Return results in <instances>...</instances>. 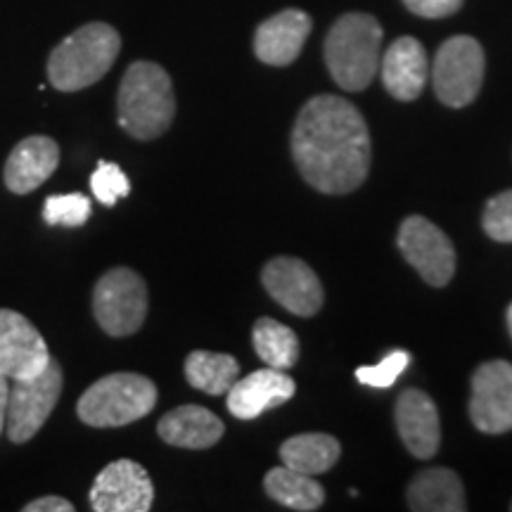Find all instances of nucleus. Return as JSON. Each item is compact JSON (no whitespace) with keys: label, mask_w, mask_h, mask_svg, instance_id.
<instances>
[{"label":"nucleus","mask_w":512,"mask_h":512,"mask_svg":"<svg viewBox=\"0 0 512 512\" xmlns=\"http://www.w3.org/2000/svg\"><path fill=\"white\" fill-rule=\"evenodd\" d=\"M339 441L330 434H297V437L287 439L280 446V458L283 465L292 467V470L304 472V475H323V472L332 470V465L339 460Z\"/></svg>","instance_id":"obj_21"},{"label":"nucleus","mask_w":512,"mask_h":512,"mask_svg":"<svg viewBox=\"0 0 512 512\" xmlns=\"http://www.w3.org/2000/svg\"><path fill=\"white\" fill-rule=\"evenodd\" d=\"M403 5L418 17L441 19V17H451L453 12H458L460 5H463V0H403Z\"/></svg>","instance_id":"obj_29"},{"label":"nucleus","mask_w":512,"mask_h":512,"mask_svg":"<svg viewBox=\"0 0 512 512\" xmlns=\"http://www.w3.org/2000/svg\"><path fill=\"white\" fill-rule=\"evenodd\" d=\"M482 226L491 240L512 242V190L491 197L484 209Z\"/></svg>","instance_id":"obj_28"},{"label":"nucleus","mask_w":512,"mask_h":512,"mask_svg":"<svg viewBox=\"0 0 512 512\" xmlns=\"http://www.w3.org/2000/svg\"><path fill=\"white\" fill-rule=\"evenodd\" d=\"M266 494L280 505L292 510H318L325 503V491L316 479L304 472L292 470V467H273L264 479Z\"/></svg>","instance_id":"obj_22"},{"label":"nucleus","mask_w":512,"mask_h":512,"mask_svg":"<svg viewBox=\"0 0 512 512\" xmlns=\"http://www.w3.org/2000/svg\"><path fill=\"white\" fill-rule=\"evenodd\" d=\"M95 320L107 335L128 337L143 328L147 316V285L131 268H112L93 292Z\"/></svg>","instance_id":"obj_7"},{"label":"nucleus","mask_w":512,"mask_h":512,"mask_svg":"<svg viewBox=\"0 0 512 512\" xmlns=\"http://www.w3.org/2000/svg\"><path fill=\"white\" fill-rule=\"evenodd\" d=\"M408 363H411V356L408 351H392L389 356H384L377 366H361L356 370V380L366 387L375 389H387L399 380V377L406 373Z\"/></svg>","instance_id":"obj_27"},{"label":"nucleus","mask_w":512,"mask_h":512,"mask_svg":"<svg viewBox=\"0 0 512 512\" xmlns=\"http://www.w3.org/2000/svg\"><path fill=\"white\" fill-rule=\"evenodd\" d=\"M43 219L48 226H67L79 228L91 219V200L81 192H69V195H50L43 207Z\"/></svg>","instance_id":"obj_25"},{"label":"nucleus","mask_w":512,"mask_h":512,"mask_svg":"<svg viewBox=\"0 0 512 512\" xmlns=\"http://www.w3.org/2000/svg\"><path fill=\"white\" fill-rule=\"evenodd\" d=\"M240 366L233 356L214 354V351H192L185 358V377L195 389L204 394H226L238 382Z\"/></svg>","instance_id":"obj_23"},{"label":"nucleus","mask_w":512,"mask_h":512,"mask_svg":"<svg viewBox=\"0 0 512 512\" xmlns=\"http://www.w3.org/2000/svg\"><path fill=\"white\" fill-rule=\"evenodd\" d=\"M24 512H74V505L62 496H43L24 505Z\"/></svg>","instance_id":"obj_30"},{"label":"nucleus","mask_w":512,"mask_h":512,"mask_svg":"<svg viewBox=\"0 0 512 512\" xmlns=\"http://www.w3.org/2000/svg\"><path fill=\"white\" fill-rule=\"evenodd\" d=\"M119 50L117 29L105 22L83 24L50 53L48 79L57 91H83L110 72Z\"/></svg>","instance_id":"obj_4"},{"label":"nucleus","mask_w":512,"mask_h":512,"mask_svg":"<svg viewBox=\"0 0 512 512\" xmlns=\"http://www.w3.org/2000/svg\"><path fill=\"white\" fill-rule=\"evenodd\" d=\"M91 190L95 200L100 204H105V207H114L117 200H121V197H126L128 192H131V183H128V178L124 171H121V166L112 162H100L98 169H95L91 176Z\"/></svg>","instance_id":"obj_26"},{"label":"nucleus","mask_w":512,"mask_h":512,"mask_svg":"<svg viewBox=\"0 0 512 512\" xmlns=\"http://www.w3.org/2000/svg\"><path fill=\"white\" fill-rule=\"evenodd\" d=\"M266 292L294 316H316L323 306V285L304 261L294 256H278L264 268Z\"/></svg>","instance_id":"obj_13"},{"label":"nucleus","mask_w":512,"mask_h":512,"mask_svg":"<svg viewBox=\"0 0 512 512\" xmlns=\"http://www.w3.org/2000/svg\"><path fill=\"white\" fill-rule=\"evenodd\" d=\"M50 363L46 339L27 316L0 309V375L24 380L41 373Z\"/></svg>","instance_id":"obj_12"},{"label":"nucleus","mask_w":512,"mask_h":512,"mask_svg":"<svg viewBox=\"0 0 512 512\" xmlns=\"http://www.w3.org/2000/svg\"><path fill=\"white\" fill-rule=\"evenodd\" d=\"M223 430L221 418L202 406L174 408L157 425L159 437L178 448H209L223 437Z\"/></svg>","instance_id":"obj_19"},{"label":"nucleus","mask_w":512,"mask_h":512,"mask_svg":"<svg viewBox=\"0 0 512 512\" xmlns=\"http://www.w3.org/2000/svg\"><path fill=\"white\" fill-rule=\"evenodd\" d=\"M294 392H297V384L283 370H256L228 389V411L238 420H254L275 406H283L292 399Z\"/></svg>","instance_id":"obj_14"},{"label":"nucleus","mask_w":512,"mask_h":512,"mask_svg":"<svg viewBox=\"0 0 512 512\" xmlns=\"http://www.w3.org/2000/svg\"><path fill=\"white\" fill-rule=\"evenodd\" d=\"M152 501L155 486L136 460H114L91 486V508L95 512H147Z\"/></svg>","instance_id":"obj_10"},{"label":"nucleus","mask_w":512,"mask_h":512,"mask_svg":"<svg viewBox=\"0 0 512 512\" xmlns=\"http://www.w3.org/2000/svg\"><path fill=\"white\" fill-rule=\"evenodd\" d=\"M484 50L472 36H453L441 43L432 64L437 98L448 107H467L484 81Z\"/></svg>","instance_id":"obj_8"},{"label":"nucleus","mask_w":512,"mask_h":512,"mask_svg":"<svg viewBox=\"0 0 512 512\" xmlns=\"http://www.w3.org/2000/svg\"><path fill=\"white\" fill-rule=\"evenodd\" d=\"M510 508H512V505H510Z\"/></svg>","instance_id":"obj_33"},{"label":"nucleus","mask_w":512,"mask_h":512,"mask_svg":"<svg viewBox=\"0 0 512 512\" xmlns=\"http://www.w3.org/2000/svg\"><path fill=\"white\" fill-rule=\"evenodd\" d=\"M60 164V147L48 136L19 140L5 162V185L15 195H29L41 188Z\"/></svg>","instance_id":"obj_18"},{"label":"nucleus","mask_w":512,"mask_h":512,"mask_svg":"<svg viewBox=\"0 0 512 512\" xmlns=\"http://www.w3.org/2000/svg\"><path fill=\"white\" fill-rule=\"evenodd\" d=\"M399 249L403 259L432 287L451 283L456 273V249L441 228L422 216H408L399 228Z\"/></svg>","instance_id":"obj_9"},{"label":"nucleus","mask_w":512,"mask_h":512,"mask_svg":"<svg viewBox=\"0 0 512 512\" xmlns=\"http://www.w3.org/2000/svg\"><path fill=\"white\" fill-rule=\"evenodd\" d=\"M396 430L415 458L430 460L439 451L441 422L434 401L420 389H408L396 401Z\"/></svg>","instance_id":"obj_16"},{"label":"nucleus","mask_w":512,"mask_h":512,"mask_svg":"<svg viewBox=\"0 0 512 512\" xmlns=\"http://www.w3.org/2000/svg\"><path fill=\"white\" fill-rule=\"evenodd\" d=\"M157 406V387L138 373L100 377L76 403L79 418L91 427H124L145 418Z\"/></svg>","instance_id":"obj_5"},{"label":"nucleus","mask_w":512,"mask_h":512,"mask_svg":"<svg viewBox=\"0 0 512 512\" xmlns=\"http://www.w3.org/2000/svg\"><path fill=\"white\" fill-rule=\"evenodd\" d=\"M299 174L325 195H347L370 171V133L363 114L337 95H316L299 112L292 133Z\"/></svg>","instance_id":"obj_1"},{"label":"nucleus","mask_w":512,"mask_h":512,"mask_svg":"<svg viewBox=\"0 0 512 512\" xmlns=\"http://www.w3.org/2000/svg\"><path fill=\"white\" fill-rule=\"evenodd\" d=\"M408 508L415 512H465V489L460 477L446 467L420 472L408 486Z\"/></svg>","instance_id":"obj_20"},{"label":"nucleus","mask_w":512,"mask_h":512,"mask_svg":"<svg viewBox=\"0 0 512 512\" xmlns=\"http://www.w3.org/2000/svg\"><path fill=\"white\" fill-rule=\"evenodd\" d=\"M382 27L373 15L349 12L332 24L325 38V62L344 91L358 93L373 83L380 69Z\"/></svg>","instance_id":"obj_3"},{"label":"nucleus","mask_w":512,"mask_h":512,"mask_svg":"<svg viewBox=\"0 0 512 512\" xmlns=\"http://www.w3.org/2000/svg\"><path fill=\"white\" fill-rule=\"evenodd\" d=\"M309 34L311 17L304 10H283L259 24L254 34V53L271 67H287L302 53Z\"/></svg>","instance_id":"obj_15"},{"label":"nucleus","mask_w":512,"mask_h":512,"mask_svg":"<svg viewBox=\"0 0 512 512\" xmlns=\"http://www.w3.org/2000/svg\"><path fill=\"white\" fill-rule=\"evenodd\" d=\"M119 124L131 138L155 140L169 131L176 117L171 76L155 62H133L121 79L117 95Z\"/></svg>","instance_id":"obj_2"},{"label":"nucleus","mask_w":512,"mask_h":512,"mask_svg":"<svg viewBox=\"0 0 512 512\" xmlns=\"http://www.w3.org/2000/svg\"><path fill=\"white\" fill-rule=\"evenodd\" d=\"M380 69L387 93L401 102H411L425 88L430 62L418 38L403 36L396 38L384 57H380Z\"/></svg>","instance_id":"obj_17"},{"label":"nucleus","mask_w":512,"mask_h":512,"mask_svg":"<svg viewBox=\"0 0 512 512\" xmlns=\"http://www.w3.org/2000/svg\"><path fill=\"white\" fill-rule=\"evenodd\" d=\"M470 418L479 432L503 434L512 430V363H482L472 375Z\"/></svg>","instance_id":"obj_11"},{"label":"nucleus","mask_w":512,"mask_h":512,"mask_svg":"<svg viewBox=\"0 0 512 512\" xmlns=\"http://www.w3.org/2000/svg\"><path fill=\"white\" fill-rule=\"evenodd\" d=\"M252 337L256 354H259L268 368L287 370L297 363L299 339L287 325L273 318H261L256 320Z\"/></svg>","instance_id":"obj_24"},{"label":"nucleus","mask_w":512,"mask_h":512,"mask_svg":"<svg viewBox=\"0 0 512 512\" xmlns=\"http://www.w3.org/2000/svg\"><path fill=\"white\" fill-rule=\"evenodd\" d=\"M8 396H10V382L8 377L0 375V432L5 430V418H8Z\"/></svg>","instance_id":"obj_31"},{"label":"nucleus","mask_w":512,"mask_h":512,"mask_svg":"<svg viewBox=\"0 0 512 512\" xmlns=\"http://www.w3.org/2000/svg\"><path fill=\"white\" fill-rule=\"evenodd\" d=\"M62 384V368L53 358L41 373L24 377V380H12L8 418H5V432L12 444H27L36 437L60 401Z\"/></svg>","instance_id":"obj_6"},{"label":"nucleus","mask_w":512,"mask_h":512,"mask_svg":"<svg viewBox=\"0 0 512 512\" xmlns=\"http://www.w3.org/2000/svg\"><path fill=\"white\" fill-rule=\"evenodd\" d=\"M508 330H510V335H512V304H510V309H508Z\"/></svg>","instance_id":"obj_32"}]
</instances>
